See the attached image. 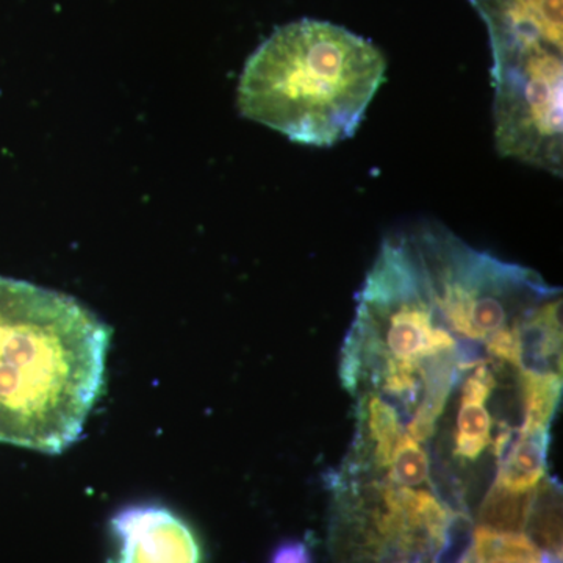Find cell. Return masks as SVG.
I'll list each match as a JSON object with an SVG mask.
<instances>
[{"instance_id":"4fadbf2b","label":"cell","mask_w":563,"mask_h":563,"mask_svg":"<svg viewBox=\"0 0 563 563\" xmlns=\"http://www.w3.org/2000/svg\"><path fill=\"white\" fill-rule=\"evenodd\" d=\"M274 563H309V553L303 544H288L276 554Z\"/></svg>"},{"instance_id":"6da1fadb","label":"cell","mask_w":563,"mask_h":563,"mask_svg":"<svg viewBox=\"0 0 563 563\" xmlns=\"http://www.w3.org/2000/svg\"><path fill=\"white\" fill-rule=\"evenodd\" d=\"M110 331L62 292L0 277V443L62 453L101 395Z\"/></svg>"},{"instance_id":"7a4b0ae2","label":"cell","mask_w":563,"mask_h":563,"mask_svg":"<svg viewBox=\"0 0 563 563\" xmlns=\"http://www.w3.org/2000/svg\"><path fill=\"white\" fill-rule=\"evenodd\" d=\"M344 342L347 390L369 380L379 398L409 412L406 428L429 439L443 412L461 361V336L451 331L433 295L417 228L384 240L357 296ZM401 415V413H399Z\"/></svg>"},{"instance_id":"9c48e42d","label":"cell","mask_w":563,"mask_h":563,"mask_svg":"<svg viewBox=\"0 0 563 563\" xmlns=\"http://www.w3.org/2000/svg\"><path fill=\"white\" fill-rule=\"evenodd\" d=\"M474 559L476 563H551L525 533L498 532L483 526L474 531Z\"/></svg>"},{"instance_id":"52a82bcc","label":"cell","mask_w":563,"mask_h":563,"mask_svg":"<svg viewBox=\"0 0 563 563\" xmlns=\"http://www.w3.org/2000/svg\"><path fill=\"white\" fill-rule=\"evenodd\" d=\"M550 429L518 431L507 450L499 457L495 487L514 493L536 490L547 476Z\"/></svg>"},{"instance_id":"30bf717a","label":"cell","mask_w":563,"mask_h":563,"mask_svg":"<svg viewBox=\"0 0 563 563\" xmlns=\"http://www.w3.org/2000/svg\"><path fill=\"white\" fill-rule=\"evenodd\" d=\"M362 415L368 431L374 462L379 468H387L396 444L404 433H407L401 415L390 402L376 395H366L362 404Z\"/></svg>"},{"instance_id":"5b68a950","label":"cell","mask_w":563,"mask_h":563,"mask_svg":"<svg viewBox=\"0 0 563 563\" xmlns=\"http://www.w3.org/2000/svg\"><path fill=\"white\" fill-rule=\"evenodd\" d=\"M118 553L107 563H202L190 526L155 504L125 507L110 521Z\"/></svg>"},{"instance_id":"277c9868","label":"cell","mask_w":563,"mask_h":563,"mask_svg":"<svg viewBox=\"0 0 563 563\" xmlns=\"http://www.w3.org/2000/svg\"><path fill=\"white\" fill-rule=\"evenodd\" d=\"M487 25L499 154L562 176V0H470Z\"/></svg>"},{"instance_id":"ba28073f","label":"cell","mask_w":563,"mask_h":563,"mask_svg":"<svg viewBox=\"0 0 563 563\" xmlns=\"http://www.w3.org/2000/svg\"><path fill=\"white\" fill-rule=\"evenodd\" d=\"M525 420L521 431L550 429L562 395V374L521 369Z\"/></svg>"},{"instance_id":"8992f818","label":"cell","mask_w":563,"mask_h":563,"mask_svg":"<svg viewBox=\"0 0 563 563\" xmlns=\"http://www.w3.org/2000/svg\"><path fill=\"white\" fill-rule=\"evenodd\" d=\"M495 376L487 365H479L462 388L461 410L455 431V455L476 461L492 443L493 420L485 402L495 390Z\"/></svg>"},{"instance_id":"3957f363","label":"cell","mask_w":563,"mask_h":563,"mask_svg":"<svg viewBox=\"0 0 563 563\" xmlns=\"http://www.w3.org/2000/svg\"><path fill=\"white\" fill-rule=\"evenodd\" d=\"M385 70L372 41L332 22H291L244 66L240 111L296 143L331 147L361 128Z\"/></svg>"},{"instance_id":"7c38bea8","label":"cell","mask_w":563,"mask_h":563,"mask_svg":"<svg viewBox=\"0 0 563 563\" xmlns=\"http://www.w3.org/2000/svg\"><path fill=\"white\" fill-rule=\"evenodd\" d=\"M387 483L391 487L415 488L429 483L431 462L424 448L409 433H404L387 465Z\"/></svg>"},{"instance_id":"8fae6325","label":"cell","mask_w":563,"mask_h":563,"mask_svg":"<svg viewBox=\"0 0 563 563\" xmlns=\"http://www.w3.org/2000/svg\"><path fill=\"white\" fill-rule=\"evenodd\" d=\"M533 503L536 490L514 493L493 485L481 507V526L498 532L521 533L531 521Z\"/></svg>"}]
</instances>
